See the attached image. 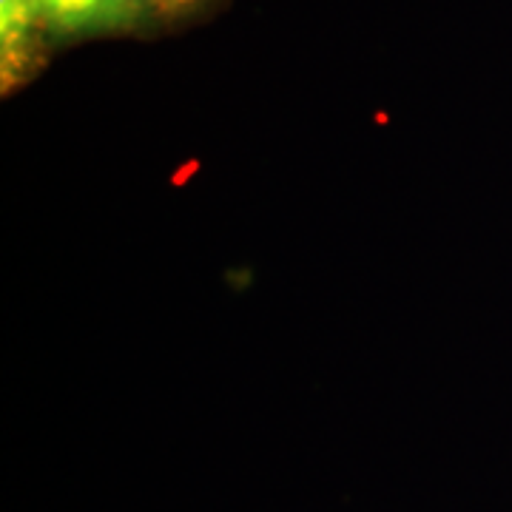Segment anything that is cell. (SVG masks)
<instances>
[{
    "label": "cell",
    "mask_w": 512,
    "mask_h": 512,
    "mask_svg": "<svg viewBox=\"0 0 512 512\" xmlns=\"http://www.w3.org/2000/svg\"><path fill=\"white\" fill-rule=\"evenodd\" d=\"M157 3H160V15L163 18H180V15L197 12L205 0H157Z\"/></svg>",
    "instance_id": "3"
},
{
    "label": "cell",
    "mask_w": 512,
    "mask_h": 512,
    "mask_svg": "<svg viewBox=\"0 0 512 512\" xmlns=\"http://www.w3.org/2000/svg\"><path fill=\"white\" fill-rule=\"evenodd\" d=\"M46 40H86L143 29L163 18L157 0H35Z\"/></svg>",
    "instance_id": "1"
},
{
    "label": "cell",
    "mask_w": 512,
    "mask_h": 512,
    "mask_svg": "<svg viewBox=\"0 0 512 512\" xmlns=\"http://www.w3.org/2000/svg\"><path fill=\"white\" fill-rule=\"evenodd\" d=\"M43 29L37 20L35 0H0V72L3 89L18 86L35 66V49Z\"/></svg>",
    "instance_id": "2"
}]
</instances>
